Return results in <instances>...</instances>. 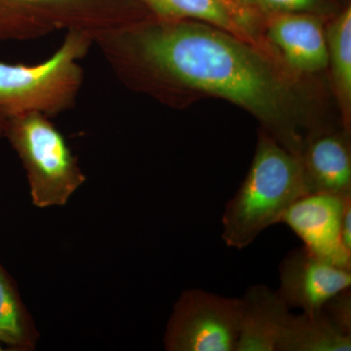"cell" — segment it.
I'll use <instances>...</instances> for the list:
<instances>
[{"label": "cell", "instance_id": "cell-1", "mask_svg": "<svg viewBox=\"0 0 351 351\" xmlns=\"http://www.w3.org/2000/svg\"><path fill=\"white\" fill-rule=\"evenodd\" d=\"M147 61L186 86L221 97L279 125L287 94L282 82L247 43L218 29L196 24L159 27L143 34Z\"/></svg>", "mask_w": 351, "mask_h": 351}, {"label": "cell", "instance_id": "cell-2", "mask_svg": "<svg viewBox=\"0 0 351 351\" xmlns=\"http://www.w3.org/2000/svg\"><path fill=\"white\" fill-rule=\"evenodd\" d=\"M308 195L301 159L262 136L244 182L223 211V241L244 249L269 226L281 223L295 200Z\"/></svg>", "mask_w": 351, "mask_h": 351}, {"label": "cell", "instance_id": "cell-3", "mask_svg": "<svg viewBox=\"0 0 351 351\" xmlns=\"http://www.w3.org/2000/svg\"><path fill=\"white\" fill-rule=\"evenodd\" d=\"M2 136L8 138L27 171L34 206H64L84 184L85 176L63 136L41 113L15 117Z\"/></svg>", "mask_w": 351, "mask_h": 351}, {"label": "cell", "instance_id": "cell-4", "mask_svg": "<svg viewBox=\"0 0 351 351\" xmlns=\"http://www.w3.org/2000/svg\"><path fill=\"white\" fill-rule=\"evenodd\" d=\"M86 40L71 34L56 54L34 66L0 62V135L15 117L56 112L71 101L80 82L77 60Z\"/></svg>", "mask_w": 351, "mask_h": 351}, {"label": "cell", "instance_id": "cell-5", "mask_svg": "<svg viewBox=\"0 0 351 351\" xmlns=\"http://www.w3.org/2000/svg\"><path fill=\"white\" fill-rule=\"evenodd\" d=\"M242 299L201 289L182 293L164 335L168 351H235L241 325Z\"/></svg>", "mask_w": 351, "mask_h": 351}, {"label": "cell", "instance_id": "cell-6", "mask_svg": "<svg viewBox=\"0 0 351 351\" xmlns=\"http://www.w3.org/2000/svg\"><path fill=\"white\" fill-rule=\"evenodd\" d=\"M350 201L351 196L308 193L289 207L281 223L288 226L314 255L351 270V252L341 241V221Z\"/></svg>", "mask_w": 351, "mask_h": 351}, {"label": "cell", "instance_id": "cell-7", "mask_svg": "<svg viewBox=\"0 0 351 351\" xmlns=\"http://www.w3.org/2000/svg\"><path fill=\"white\" fill-rule=\"evenodd\" d=\"M279 278L280 286L276 292L289 308L315 313L334 295L350 288L351 270L322 260L304 246L284 258Z\"/></svg>", "mask_w": 351, "mask_h": 351}, {"label": "cell", "instance_id": "cell-8", "mask_svg": "<svg viewBox=\"0 0 351 351\" xmlns=\"http://www.w3.org/2000/svg\"><path fill=\"white\" fill-rule=\"evenodd\" d=\"M267 36L295 71L316 73L329 64L326 34L313 16L280 13L270 22Z\"/></svg>", "mask_w": 351, "mask_h": 351}, {"label": "cell", "instance_id": "cell-9", "mask_svg": "<svg viewBox=\"0 0 351 351\" xmlns=\"http://www.w3.org/2000/svg\"><path fill=\"white\" fill-rule=\"evenodd\" d=\"M299 157L308 193L351 196L350 149L345 138L322 134Z\"/></svg>", "mask_w": 351, "mask_h": 351}, {"label": "cell", "instance_id": "cell-10", "mask_svg": "<svg viewBox=\"0 0 351 351\" xmlns=\"http://www.w3.org/2000/svg\"><path fill=\"white\" fill-rule=\"evenodd\" d=\"M241 325L235 351H276L290 308L276 291L263 284L248 288L242 298Z\"/></svg>", "mask_w": 351, "mask_h": 351}, {"label": "cell", "instance_id": "cell-11", "mask_svg": "<svg viewBox=\"0 0 351 351\" xmlns=\"http://www.w3.org/2000/svg\"><path fill=\"white\" fill-rule=\"evenodd\" d=\"M351 335L339 330L322 309L315 313H290L276 351H350Z\"/></svg>", "mask_w": 351, "mask_h": 351}, {"label": "cell", "instance_id": "cell-12", "mask_svg": "<svg viewBox=\"0 0 351 351\" xmlns=\"http://www.w3.org/2000/svg\"><path fill=\"white\" fill-rule=\"evenodd\" d=\"M159 13L172 17L193 18L232 34L245 43L253 38L245 25L247 16L223 0H147Z\"/></svg>", "mask_w": 351, "mask_h": 351}, {"label": "cell", "instance_id": "cell-13", "mask_svg": "<svg viewBox=\"0 0 351 351\" xmlns=\"http://www.w3.org/2000/svg\"><path fill=\"white\" fill-rule=\"evenodd\" d=\"M39 334L17 286L0 263V341L15 350H32Z\"/></svg>", "mask_w": 351, "mask_h": 351}, {"label": "cell", "instance_id": "cell-14", "mask_svg": "<svg viewBox=\"0 0 351 351\" xmlns=\"http://www.w3.org/2000/svg\"><path fill=\"white\" fill-rule=\"evenodd\" d=\"M328 59L331 61L335 86L346 117L351 105V9L334 21L326 34Z\"/></svg>", "mask_w": 351, "mask_h": 351}, {"label": "cell", "instance_id": "cell-15", "mask_svg": "<svg viewBox=\"0 0 351 351\" xmlns=\"http://www.w3.org/2000/svg\"><path fill=\"white\" fill-rule=\"evenodd\" d=\"M321 309L339 330L351 335L350 288L334 295Z\"/></svg>", "mask_w": 351, "mask_h": 351}, {"label": "cell", "instance_id": "cell-16", "mask_svg": "<svg viewBox=\"0 0 351 351\" xmlns=\"http://www.w3.org/2000/svg\"><path fill=\"white\" fill-rule=\"evenodd\" d=\"M258 5L279 13H299L315 5L317 0H252Z\"/></svg>", "mask_w": 351, "mask_h": 351}, {"label": "cell", "instance_id": "cell-17", "mask_svg": "<svg viewBox=\"0 0 351 351\" xmlns=\"http://www.w3.org/2000/svg\"><path fill=\"white\" fill-rule=\"evenodd\" d=\"M341 241L346 250L351 252V201L346 204L341 221Z\"/></svg>", "mask_w": 351, "mask_h": 351}, {"label": "cell", "instance_id": "cell-18", "mask_svg": "<svg viewBox=\"0 0 351 351\" xmlns=\"http://www.w3.org/2000/svg\"><path fill=\"white\" fill-rule=\"evenodd\" d=\"M223 1H225L226 3L228 4V5L233 7V8L237 9L239 12L243 13L245 11V9L242 8V7L240 6L235 0H223Z\"/></svg>", "mask_w": 351, "mask_h": 351}, {"label": "cell", "instance_id": "cell-19", "mask_svg": "<svg viewBox=\"0 0 351 351\" xmlns=\"http://www.w3.org/2000/svg\"><path fill=\"white\" fill-rule=\"evenodd\" d=\"M3 350V348H2V346H0V351Z\"/></svg>", "mask_w": 351, "mask_h": 351}, {"label": "cell", "instance_id": "cell-20", "mask_svg": "<svg viewBox=\"0 0 351 351\" xmlns=\"http://www.w3.org/2000/svg\"><path fill=\"white\" fill-rule=\"evenodd\" d=\"M27 1H32V0H27ZM34 1H36V0H34Z\"/></svg>", "mask_w": 351, "mask_h": 351}]
</instances>
